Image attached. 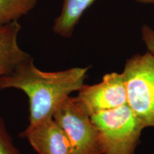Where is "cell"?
<instances>
[{
	"label": "cell",
	"mask_w": 154,
	"mask_h": 154,
	"mask_svg": "<svg viewBox=\"0 0 154 154\" xmlns=\"http://www.w3.org/2000/svg\"><path fill=\"white\" fill-rule=\"evenodd\" d=\"M0 154H22L15 146L2 116H0Z\"/></svg>",
	"instance_id": "cell-10"
},
{
	"label": "cell",
	"mask_w": 154,
	"mask_h": 154,
	"mask_svg": "<svg viewBox=\"0 0 154 154\" xmlns=\"http://www.w3.org/2000/svg\"><path fill=\"white\" fill-rule=\"evenodd\" d=\"M53 118L68 136L71 154H103L99 131L76 98L69 96L65 99L55 111Z\"/></svg>",
	"instance_id": "cell-4"
},
{
	"label": "cell",
	"mask_w": 154,
	"mask_h": 154,
	"mask_svg": "<svg viewBox=\"0 0 154 154\" xmlns=\"http://www.w3.org/2000/svg\"><path fill=\"white\" fill-rule=\"evenodd\" d=\"M90 66L72 67L57 72H43L32 57L11 74L0 77V90L15 88L28 98L29 124L53 117L62 102L84 84Z\"/></svg>",
	"instance_id": "cell-1"
},
{
	"label": "cell",
	"mask_w": 154,
	"mask_h": 154,
	"mask_svg": "<svg viewBox=\"0 0 154 154\" xmlns=\"http://www.w3.org/2000/svg\"><path fill=\"white\" fill-rule=\"evenodd\" d=\"M141 39L145 44L147 51L154 54V29L147 24L143 25L140 29Z\"/></svg>",
	"instance_id": "cell-11"
},
{
	"label": "cell",
	"mask_w": 154,
	"mask_h": 154,
	"mask_svg": "<svg viewBox=\"0 0 154 154\" xmlns=\"http://www.w3.org/2000/svg\"><path fill=\"white\" fill-rule=\"evenodd\" d=\"M153 2H154V0H153Z\"/></svg>",
	"instance_id": "cell-12"
},
{
	"label": "cell",
	"mask_w": 154,
	"mask_h": 154,
	"mask_svg": "<svg viewBox=\"0 0 154 154\" xmlns=\"http://www.w3.org/2000/svg\"><path fill=\"white\" fill-rule=\"evenodd\" d=\"M21 28L18 22L0 26V77L11 74L30 57L18 44Z\"/></svg>",
	"instance_id": "cell-7"
},
{
	"label": "cell",
	"mask_w": 154,
	"mask_h": 154,
	"mask_svg": "<svg viewBox=\"0 0 154 154\" xmlns=\"http://www.w3.org/2000/svg\"><path fill=\"white\" fill-rule=\"evenodd\" d=\"M99 131L103 154H136L145 127L125 104L91 116Z\"/></svg>",
	"instance_id": "cell-2"
},
{
	"label": "cell",
	"mask_w": 154,
	"mask_h": 154,
	"mask_svg": "<svg viewBox=\"0 0 154 154\" xmlns=\"http://www.w3.org/2000/svg\"><path fill=\"white\" fill-rule=\"evenodd\" d=\"M127 104L146 128H154V54H136L123 70Z\"/></svg>",
	"instance_id": "cell-3"
},
{
	"label": "cell",
	"mask_w": 154,
	"mask_h": 154,
	"mask_svg": "<svg viewBox=\"0 0 154 154\" xmlns=\"http://www.w3.org/2000/svg\"><path fill=\"white\" fill-rule=\"evenodd\" d=\"M77 92L76 101L90 116L127 103L126 81L123 72L106 74L100 82L92 85L84 84Z\"/></svg>",
	"instance_id": "cell-5"
},
{
	"label": "cell",
	"mask_w": 154,
	"mask_h": 154,
	"mask_svg": "<svg viewBox=\"0 0 154 154\" xmlns=\"http://www.w3.org/2000/svg\"><path fill=\"white\" fill-rule=\"evenodd\" d=\"M95 0H63L61 13L54 20V32L64 38L72 37L84 11Z\"/></svg>",
	"instance_id": "cell-8"
},
{
	"label": "cell",
	"mask_w": 154,
	"mask_h": 154,
	"mask_svg": "<svg viewBox=\"0 0 154 154\" xmlns=\"http://www.w3.org/2000/svg\"><path fill=\"white\" fill-rule=\"evenodd\" d=\"M20 136L38 154H71L68 136L53 117L29 124Z\"/></svg>",
	"instance_id": "cell-6"
},
{
	"label": "cell",
	"mask_w": 154,
	"mask_h": 154,
	"mask_svg": "<svg viewBox=\"0 0 154 154\" xmlns=\"http://www.w3.org/2000/svg\"><path fill=\"white\" fill-rule=\"evenodd\" d=\"M37 0H0V26L17 22L32 10Z\"/></svg>",
	"instance_id": "cell-9"
}]
</instances>
